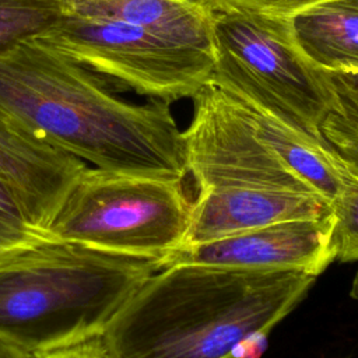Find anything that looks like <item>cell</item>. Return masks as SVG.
Segmentation results:
<instances>
[{
	"label": "cell",
	"instance_id": "9c48e42d",
	"mask_svg": "<svg viewBox=\"0 0 358 358\" xmlns=\"http://www.w3.org/2000/svg\"><path fill=\"white\" fill-rule=\"evenodd\" d=\"M330 214L331 201L317 193L248 186L207 187L197 190L192 201L187 228L179 246Z\"/></svg>",
	"mask_w": 358,
	"mask_h": 358
},
{
	"label": "cell",
	"instance_id": "6da1fadb",
	"mask_svg": "<svg viewBox=\"0 0 358 358\" xmlns=\"http://www.w3.org/2000/svg\"><path fill=\"white\" fill-rule=\"evenodd\" d=\"M0 110L95 168L189 176L183 131L171 103L127 102L105 78L38 38L0 53Z\"/></svg>",
	"mask_w": 358,
	"mask_h": 358
},
{
	"label": "cell",
	"instance_id": "ac0fdd59",
	"mask_svg": "<svg viewBox=\"0 0 358 358\" xmlns=\"http://www.w3.org/2000/svg\"><path fill=\"white\" fill-rule=\"evenodd\" d=\"M36 358H109L101 333L56 345L35 354Z\"/></svg>",
	"mask_w": 358,
	"mask_h": 358
},
{
	"label": "cell",
	"instance_id": "30bf717a",
	"mask_svg": "<svg viewBox=\"0 0 358 358\" xmlns=\"http://www.w3.org/2000/svg\"><path fill=\"white\" fill-rule=\"evenodd\" d=\"M87 164L0 110V176L18 193L41 234Z\"/></svg>",
	"mask_w": 358,
	"mask_h": 358
},
{
	"label": "cell",
	"instance_id": "5b68a950",
	"mask_svg": "<svg viewBox=\"0 0 358 358\" xmlns=\"http://www.w3.org/2000/svg\"><path fill=\"white\" fill-rule=\"evenodd\" d=\"M183 182L87 165L42 236L158 262L180 245L187 228L192 201Z\"/></svg>",
	"mask_w": 358,
	"mask_h": 358
},
{
	"label": "cell",
	"instance_id": "52a82bcc",
	"mask_svg": "<svg viewBox=\"0 0 358 358\" xmlns=\"http://www.w3.org/2000/svg\"><path fill=\"white\" fill-rule=\"evenodd\" d=\"M192 99L193 116L183 140L197 190L248 186L315 193L259 134L238 96L208 81Z\"/></svg>",
	"mask_w": 358,
	"mask_h": 358
},
{
	"label": "cell",
	"instance_id": "7c38bea8",
	"mask_svg": "<svg viewBox=\"0 0 358 358\" xmlns=\"http://www.w3.org/2000/svg\"><path fill=\"white\" fill-rule=\"evenodd\" d=\"M70 14V0H0V53L41 38Z\"/></svg>",
	"mask_w": 358,
	"mask_h": 358
},
{
	"label": "cell",
	"instance_id": "e0dca14e",
	"mask_svg": "<svg viewBox=\"0 0 358 358\" xmlns=\"http://www.w3.org/2000/svg\"><path fill=\"white\" fill-rule=\"evenodd\" d=\"M337 98V113L358 123V76L326 71Z\"/></svg>",
	"mask_w": 358,
	"mask_h": 358
},
{
	"label": "cell",
	"instance_id": "4fadbf2b",
	"mask_svg": "<svg viewBox=\"0 0 358 358\" xmlns=\"http://www.w3.org/2000/svg\"><path fill=\"white\" fill-rule=\"evenodd\" d=\"M336 260L358 262V172L343 159L341 186L331 200Z\"/></svg>",
	"mask_w": 358,
	"mask_h": 358
},
{
	"label": "cell",
	"instance_id": "7a4b0ae2",
	"mask_svg": "<svg viewBox=\"0 0 358 358\" xmlns=\"http://www.w3.org/2000/svg\"><path fill=\"white\" fill-rule=\"evenodd\" d=\"M315 281L298 271L171 264L122 303L101 337L109 358H259Z\"/></svg>",
	"mask_w": 358,
	"mask_h": 358
},
{
	"label": "cell",
	"instance_id": "ba28073f",
	"mask_svg": "<svg viewBox=\"0 0 358 358\" xmlns=\"http://www.w3.org/2000/svg\"><path fill=\"white\" fill-rule=\"evenodd\" d=\"M334 260V221L330 214L178 246L158 260V267L203 264L235 270L298 271L317 277Z\"/></svg>",
	"mask_w": 358,
	"mask_h": 358
},
{
	"label": "cell",
	"instance_id": "3957f363",
	"mask_svg": "<svg viewBox=\"0 0 358 358\" xmlns=\"http://www.w3.org/2000/svg\"><path fill=\"white\" fill-rule=\"evenodd\" d=\"M152 259L42 238L0 257V337L39 351L102 333Z\"/></svg>",
	"mask_w": 358,
	"mask_h": 358
},
{
	"label": "cell",
	"instance_id": "d6986e66",
	"mask_svg": "<svg viewBox=\"0 0 358 358\" xmlns=\"http://www.w3.org/2000/svg\"><path fill=\"white\" fill-rule=\"evenodd\" d=\"M0 358H36V357L35 354L27 352L0 337Z\"/></svg>",
	"mask_w": 358,
	"mask_h": 358
},
{
	"label": "cell",
	"instance_id": "8992f818",
	"mask_svg": "<svg viewBox=\"0 0 358 358\" xmlns=\"http://www.w3.org/2000/svg\"><path fill=\"white\" fill-rule=\"evenodd\" d=\"M38 39L109 84L168 103L193 98L214 69V52L120 20L69 14Z\"/></svg>",
	"mask_w": 358,
	"mask_h": 358
},
{
	"label": "cell",
	"instance_id": "ffe728a7",
	"mask_svg": "<svg viewBox=\"0 0 358 358\" xmlns=\"http://www.w3.org/2000/svg\"><path fill=\"white\" fill-rule=\"evenodd\" d=\"M351 296L358 299V270L355 273V277L352 280V287H351Z\"/></svg>",
	"mask_w": 358,
	"mask_h": 358
},
{
	"label": "cell",
	"instance_id": "8fae6325",
	"mask_svg": "<svg viewBox=\"0 0 358 358\" xmlns=\"http://www.w3.org/2000/svg\"><path fill=\"white\" fill-rule=\"evenodd\" d=\"M288 22L295 43L315 66L358 76V0H326Z\"/></svg>",
	"mask_w": 358,
	"mask_h": 358
},
{
	"label": "cell",
	"instance_id": "9a60e30c",
	"mask_svg": "<svg viewBox=\"0 0 358 358\" xmlns=\"http://www.w3.org/2000/svg\"><path fill=\"white\" fill-rule=\"evenodd\" d=\"M322 133L331 148L358 172V123L334 112L323 123Z\"/></svg>",
	"mask_w": 358,
	"mask_h": 358
},
{
	"label": "cell",
	"instance_id": "277c9868",
	"mask_svg": "<svg viewBox=\"0 0 358 358\" xmlns=\"http://www.w3.org/2000/svg\"><path fill=\"white\" fill-rule=\"evenodd\" d=\"M213 45L210 83L327 143L322 126L337 98L326 71L295 43L288 17L213 8Z\"/></svg>",
	"mask_w": 358,
	"mask_h": 358
},
{
	"label": "cell",
	"instance_id": "5bb4252c",
	"mask_svg": "<svg viewBox=\"0 0 358 358\" xmlns=\"http://www.w3.org/2000/svg\"><path fill=\"white\" fill-rule=\"evenodd\" d=\"M42 238L15 189L0 176V257Z\"/></svg>",
	"mask_w": 358,
	"mask_h": 358
},
{
	"label": "cell",
	"instance_id": "2e32d148",
	"mask_svg": "<svg viewBox=\"0 0 358 358\" xmlns=\"http://www.w3.org/2000/svg\"><path fill=\"white\" fill-rule=\"evenodd\" d=\"M213 8L232 7L277 17H291L326 0H207Z\"/></svg>",
	"mask_w": 358,
	"mask_h": 358
}]
</instances>
